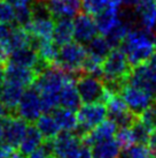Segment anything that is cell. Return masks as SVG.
Returning a JSON list of instances; mask_svg holds the SVG:
<instances>
[{
	"mask_svg": "<svg viewBox=\"0 0 156 158\" xmlns=\"http://www.w3.org/2000/svg\"><path fill=\"white\" fill-rule=\"evenodd\" d=\"M52 158H59V157H54V156H52Z\"/></svg>",
	"mask_w": 156,
	"mask_h": 158,
	"instance_id": "obj_51",
	"label": "cell"
},
{
	"mask_svg": "<svg viewBox=\"0 0 156 158\" xmlns=\"http://www.w3.org/2000/svg\"><path fill=\"white\" fill-rule=\"evenodd\" d=\"M154 1H156V0H154Z\"/></svg>",
	"mask_w": 156,
	"mask_h": 158,
	"instance_id": "obj_52",
	"label": "cell"
},
{
	"mask_svg": "<svg viewBox=\"0 0 156 158\" xmlns=\"http://www.w3.org/2000/svg\"><path fill=\"white\" fill-rule=\"evenodd\" d=\"M36 128L41 134L44 140L46 141L53 140L61 132L53 113H49V112H44L36 120Z\"/></svg>",
	"mask_w": 156,
	"mask_h": 158,
	"instance_id": "obj_23",
	"label": "cell"
},
{
	"mask_svg": "<svg viewBox=\"0 0 156 158\" xmlns=\"http://www.w3.org/2000/svg\"><path fill=\"white\" fill-rule=\"evenodd\" d=\"M24 90H25V88L20 85V84L5 81L1 85L0 101L9 111H15Z\"/></svg>",
	"mask_w": 156,
	"mask_h": 158,
	"instance_id": "obj_21",
	"label": "cell"
},
{
	"mask_svg": "<svg viewBox=\"0 0 156 158\" xmlns=\"http://www.w3.org/2000/svg\"><path fill=\"white\" fill-rule=\"evenodd\" d=\"M33 42H35L33 37L24 27H12V32L8 40V48L10 52L18 48L33 46Z\"/></svg>",
	"mask_w": 156,
	"mask_h": 158,
	"instance_id": "obj_25",
	"label": "cell"
},
{
	"mask_svg": "<svg viewBox=\"0 0 156 158\" xmlns=\"http://www.w3.org/2000/svg\"><path fill=\"white\" fill-rule=\"evenodd\" d=\"M43 136L39 133V131L36 128V126H29L26 129V133L24 137L22 139L21 143L18 145V151L24 157L32 152L35 149H37L39 145L43 143Z\"/></svg>",
	"mask_w": 156,
	"mask_h": 158,
	"instance_id": "obj_27",
	"label": "cell"
},
{
	"mask_svg": "<svg viewBox=\"0 0 156 158\" xmlns=\"http://www.w3.org/2000/svg\"><path fill=\"white\" fill-rule=\"evenodd\" d=\"M152 158H156V154L155 155H154V156H153V157Z\"/></svg>",
	"mask_w": 156,
	"mask_h": 158,
	"instance_id": "obj_50",
	"label": "cell"
},
{
	"mask_svg": "<svg viewBox=\"0 0 156 158\" xmlns=\"http://www.w3.org/2000/svg\"><path fill=\"white\" fill-rule=\"evenodd\" d=\"M115 140L118 143V145L121 147V149H125V148L135 143L130 126L119 127V129H117L116 134H115Z\"/></svg>",
	"mask_w": 156,
	"mask_h": 158,
	"instance_id": "obj_35",
	"label": "cell"
},
{
	"mask_svg": "<svg viewBox=\"0 0 156 158\" xmlns=\"http://www.w3.org/2000/svg\"><path fill=\"white\" fill-rule=\"evenodd\" d=\"M74 21V40L80 44H87L98 35L96 20L87 13H78Z\"/></svg>",
	"mask_w": 156,
	"mask_h": 158,
	"instance_id": "obj_12",
	"label": "cell"
},
{
	"mask_svg": "<svg viewBox=\"0 0 156 158\" xmlns=\"http://www.w3.org/2000/svg\"><path fill=\"white\" fill-rule=\"evenodd\" d=\"M53 154L49 143H41L37 149L28 155L25 158H52Z\"/></svg>",
	"mask_w": 156,
	"mask_h": 158,
	"instance_id": "obj_39",
	"label": "cell"
},
{
	"mask_svg": "<svg viewBox=\"0 0 156 158\" xmlns=\"http://www.w3.org/2000/svg\"><path fill=\"white\" fill-rule=\"evenodd\" d=\"M76 87L82 103H94L103 101L106 84L101 81L100 76L84 73V75H80L77 79Z\"/></svg>",
	"mask_w": 156,
	"mask_h": 158,
	"instance_id": "obj_10",
	"label": "cell"
},
{
	"mask_svg": "<svg viewBox=\"0 0 156 158\" xmlns=\"http://www.w3.org/2000/svg\"><path fill=\"white\" fill-rule=\"evenodd\" d=\"M14 7H20V6H31L35 0H7Z\"/></svg>",
	"mask_w": 156,
	"mask_h": 158,
	"instance_id": "obj_45",
	"label": "cell"
},
{
	"mask_svg": "<svg viewBox=\"0 0 156 158\" xmlns=\"http://www.w3.org/2000/svg\"><path fill=\"white\" fill-rule=\"evenodd\" d=\"M5 119H6V118H0V140L2 139V134H4Z\"/></svg>",
	"mask_w": 156,
	"mask_h": 158,
	"instance_id": "obj_49",
	"label": "cell"
},
{
	"mask_svg": "<svg viewBox=\"0 0 156 158\" xmlns=\"http://www.w3.org/2000/svg\"><path fill=\"white\" fill-rule=\"evenodd\" d=\"M68 73L57 65H47L37 73L33 88L40 94L44 111L51 112L59 106V94Z\"/></svg>",
	"mask_w": 156,
	"mask_h": 158,
	"instance_id": "obj_1",
	"label": "cell"
},
{
	"mask_svg": "<svg viewBox=\"0 0 156 158\" xmlns=\"http://www.w3.org/2000/svg\"><path fill=\"white\" fill-rule=\"evenodd\" d=\"M77 158H93L92 157L91 147L83 142V145L80 147V150H79V152L77 155Z\"/></svg>",
	"mask_w": 156,
	"mask_h": 158,
	"instance_id": "obj_42",
	"label": "cell"
},
{
	"mask_svg": "<svg viewBox=\"0 0 156 158\" xmlns=\"http://www.w3.org/2000/svg\"><path fill=\"white\" fill-rule=\"evenodd\" d=\"M32 18L31 6H20L15 7V23L18 26L25 27Z\"/></svg>",
	"mask_w": 156,
	"mask_h": 158,
	"instance_id": "obj_37",
	"label": "cell"
},
{
	"mask_svg": "<svg viewBox=\"0 0 156 158\" xmlns=\"http://www.w3.org/2000/svg\"><path fill=\"white\" fill-rule=\"evenodd\" d=\"M156 38L153 31L143 28L131 29L119 45L131 66L148 62L155 48Z\"/></svg>",
	"mask_w": 156,
	"mask_h": 158,
	"instance_id": "obj_2",
	"label": "cell"
},
{
	"mask_svg": "<svg viewBox=\"0 0 156 158\" xmlns=\"http://www.w3.org/2000/svg\"><path fill=\"white\" fill-rule=\"evenodd\" d=\"M125 4V0H109V6H114V7H121Z\"/></svg>",
	"mask_w": 156,
	"mask_h": 158,
	"instance_id": "obj_48",
	"label": "cell"
},
{
	"mask_svg": "<svg viewBox=\"0 0 156 158\" xmlns=\"http://www.w3.org/2000/svg\"><path fill=\"white\" fill-rule=\"evenodd\" d=\"M54 157L77 158V155L83 145V137L74 132L59 133L49 142Z\"/></svg>",
	"mask_w": 156,
	"mask_h": 158,
	"instance_id": "obj_8",
	"label": "cell"
},
{
	"mask_svg": "<svg viewBox=\"0 0 156 158\" xmlns=\"http://www.w3.org/2000/svg\"><path fill=\"white\" fill-rule=\"evenodd\" d=\"M126 82L147 91L156 99V69L148 62H143L131 68Z\"/></svg>",
	"mask_w": 156,
	"mask_h": 158,
	"instance_id": "obj_11",
	"label": "cell"
},
{
	"mask_svg": "<svg viewBox=\"0 0 156 158\" xmlns=\"http://www.w3.org/2000/svg\"><path fill=\"white\" fill-rule=\"evenodd\" d=\"M15 148L9 145L7 142H5L2 139L0 140V158H10L15 151Z\"/></svg>",
	"mask_w": 156,
	"mask_h": 158,
	"instance_id": "obj_41",
	"label": "cell"
},
{
	"mask_svg": "<svg viewBox=\"0 0 156 158\" xmlns=\"http://www.w3.org/2000/svg\"><path fill=\"white\" fill-rule=\"evenodd\" d=\"M15 112L18 113V117L26 123H36V120L45 112L40 94L35 88L24 90Z\"/></svg>",
	"mask_w": 156,
	"mask_h": 158,
	"instance_id": "obj_9",
	"label": "cell"
},
{
	"mask_svg": "<svg viewBox=\"0 0 156 158\" xmlns=\"http://www.w3.org/2000/svg\"><path fill=\"white\" fill-rule=\"evenodd\" d=\"M119 96L124 101L127 109L135 114V117L140 115L146 109L153 105V102L155 99L147 91L127 83V82H125L124 85H122Z\"/></svg>",
	"mask_w": 156,
	"mask_h": 158,
	"instance_id": "obj_7",
	"label": "cell"
},
{
	"mask_svg": "<svg viewBox=\"0 0 156 158\" xmlns=\"http://www.w3.org/2000/svg\"><path fill=\"white\" fill-rule=\"evenodd\" d=\"M148 145L150 147V149H152L153 151L156 152V126L153 128L152 133H150L149 140H148Z\"/></svg>",
	"mask_w": 156,
	"mask_h": 158,
	"instance_id": "obj_44",
	"label": "cell"
},
{
	"mask_svg": "<svg viewBox=\"0 0 156 158\" xmlns=\"http://www.w3.org/2000/svg\"><path fill=\"white\" fill-rule=\"evenodd\" d=\"M47 10L54 19L75 18L80 7V0H43Z\"/></svg>",
	"mask_w": 156,
	"mask_h": 158,
	"instance_id": "obj_16",
	"label": "cell"
},
{
	"mask_svg": "<svg viewBox=\"0 0 156 158\" xmlns=\"http://www.w3.org/2000/svg\"><path fill=\"white\" fill-rule=\"evenodd\" d=\"M118 126L116 125L115 121L111 119H104L101 123H99L96 127L91 129L85 135H83V142L88 145H92L94 143L101 142V141L108 140V139H113L115 137Z\"/></svg>",
	"mask_w": 156,
	"mask_h": 158,
	"instance_id": "obj_20",
	"label": "cell"
},
{
	"mask_svg": "<svg viewBox=\"0 0 156 158\" xmlns=\"http://www.w3.org/2000/svg\"><path fill=\"white\" fill-rule=\"evenodd\" d=\"M8 112L9 110L0 101V118H7L8 117Z\"/></svg>",
	"mask_w": 156,
	"mask_h": 158,
	"instance_id": "obj_46",
	"label": "cell"
},
{
	"mask_svg": "<svg viewBox=\"0 0 156 158\" xmlns=\"http://www.w3.org/2000/svg\"><path fill=\"white\" fill-rule=\"evenodd\" d=\"M28 127H29L28 123L20 117H16V118L7 117L5 119L2 140L7 142L9 145H12L13 148H18L22 139L25 135Z\"/></svg>",
	"mask_w": 156,
	"mask_h": 158,
	"instance_id": "obj_15",
	"label": "cell"
},
{
	"mask_svg": "<svg viewBox=\"0 0 156 158\" xmlns=\"http://www.w3.org/2000/svg\"><path fill=\"white\" fill-rule=\"evenodd\" d=\"M111 48H113L111 44L109 43V40L103 35H96L91 42L87 43L86 46L87 53L90 56L101 59V60H103L104 58L108 56V53L111 51Z\"/></svg>",
	"mask_w": 156,
	"mask_h": 158,
	"instance_id": "obj_29",
	"label": "cell"
},
{
	"mask_svg": "<svg viewBox=\"0 0 156 158\" xmlns=\"http://www.w3.org/2000/svg\"><path fill=\"white\" fill-rule=\"evenodd\" d=\"M153 150L147 143H135L122 149L119 158H152Z\"/></svg>",
	"mask_w": 156,
	"mask_h": 158,
	"instance_id": "obj_30",
	"label": "cell"
},
{
	"mask_svg": "<svg viewBox=\"0 0 156 158\" xmlns=\"http://www.w3.org/2000/svg\"><path fill=\"white\" fill-rule=\"evenodd\" d=\"M53 115L62 132H75L78 129L77 115L75 111L59 106L53 110Z\"/></svg>",
	"mask_w": 156,
	"mask_h": 158,
	"instance_id": "obj_26",
	"label": "cell"
},
{
	"mask_svg": "<svg viewBox=\"0 0 156 158\" xmlns=\"http://www.w3.org/2000/svg\"><path fill=\"white\" fill-rule=\"evenodd\" d=\"M131 72V64L119 46L113 48L108 56L102 61V72L101 76L104 80L106 87L119 91L123 83Z\"/></svg>",
	"mask_w": 156,
	"mask_h": 158,
	"instance_id": "obj_3",
	"label": "cell"
},
{
	"mask_svg": "<svg viewBox=\"0 0 156 158\" xmlns=\"http://www.w3.org/2000/svg\"><path fill=\"white\" fill-rule=\"evenodd\" d=\"M102 102L106 104L107 114L109 115V118L116 123L118 128L131 126L137 119L135 114L127 109L119 94H117V91L113 89L106 87V94Z\"/></svg>",
	"mask_w": 156,
	"mask_h": 158,
	"instance_id": "obj_5",
	"label": "cell"
},
{
	"mask_svg": "<svg viewBox=\"0 0 156 158\" xmlns=\"http://www.w3.org/2000/svg\"><path fill=\"white\" fill-rule=\"evenodd\" d=\"M80 104L82 101L76 87V80L71 76V74H68L59 94V106L76 111Z\"/></svg>",
	"mask_w": 156,
	"mask_h": 158,
	"instance_id": "obj_17",
	"label": "cell"
},
{
	"mask_svg": "<svg viewBox=\"0 0 156 158\" xmlns=\"http://www.w3.org/2000/svg\"><path fill=\"white\" fill-rule=\"evenodd\" d=\"M109 5V0H80V7L83 12L90 15L99 14Z\"/></svg>",
	"mask_w": 156,
	"mask_h": 158,
	"instance_id": "obj_33",
	"label": "cell"
},
{
	"mask_svg": "<svg viewBox=\"0 0 156 158\" xmlns=\"http://www.w3.org/2000/svg\"><path fill=\"white\" fill-rule=\"evenodd\" d=\"M135 18L141 28L149 31L156 29V1L154 0H135L132 5Z\"/></svg>",
	"mask_w": 156,
	"mask_h": 158,
	"instance_id": "obj_13",
	"label": "cell"
},
{
	"mask_svg": "<svg viewBox=\"0 0 156 158\" xmlns=\"http://www.w3.org/2000/svg\"><path fill=\"white\" fill-rule=\"evenodd\" d=\"M74 40V21L69 18L57 19L54 24L52 40L60 48Z\"/></svg>",
	"mask_w": 156,
	"mask_h": 158,
	"instance_id": "obj_22",
	"label": "cell"
},
{
	"mask_svg": "<svg viewBox=\"0 0 156 158\" xmlns=\"http://www.w3.org/2000/svg\"><path fill=\"white\" fill-rule=\"evenodd\" d=\"M87 57V50L84 44L78 42H70L60 46L54 65L60 67L68 74H77L83 70V65Z\"/></svg>",
	"mask_w": 156,
	"mask_h": 158,
	"instance_id": "obj_4",
	"label": "cell"
},
{
	"mask_svg": "<svg viewBox=\"0 0 156 158\" xmlns=\"http://www.w3.org/2000/svg\"><path fill=\"white\" fill-rule=\"evenodd\" d=\"M138 119L153 129L156 126V104H153L146 109L140 115H138Z\"/></svg>",
	"mask_w": 156,
	"mask_h": 158,
	"instance_id": "obj_38",
	"label": "cell"
},
{
	"mask_svg": "<svg viewBox=\"0 0 156 158\" xmlns=\"http://www.w3.org/2000/svg\"><path fill=\"white\" fill-rule=\"evenodd\" d=\"M10 32H12V26L0 23V43L6 45L7 48H8V40L9 37H10Z\"/></svg>",
	"mask_w": 156,
	"mask_h": 158,
	"instance_id": "obj_40",
	"label": "cell"
},
{
	"mask_svg": "<svg viewBox=\"0 0 156 158\" xmlns=\"http://www.w3.org/2000/svg\"><path fill=\"white\" fill-rule=\"evenodd\" d=\"M135 143H147L149 140V136L152 133V128H149L147 125H145L142 121H140L137 117L133 123L130 126Z\"/></svg>",
	"mask_w": 156,
	"mask_h": 158,
	"instance_id": "obj_32",
	"label": "cell"
},
{
	"mask_svg": "<svg viewBox=\"0 0 156 158\" xmlns=\"http://www.w3.org/2000/svg\"><path fill=\"white\" fill-rule=\"evenodd\" d=\"M90 147L93 158H119L121 156L122 149L116 142L115 137L94 143Z\"/></svg>",
	"mask_w": 156,
	"mask_h": 158,
	"instance_id": "obj_24",
	"label": "cell"
},
{
	"mask_svg": "<svg viewBox=\"0 0 156 158\" xmlns=\"http://www.w3.org/2000/svg\"><path fill=\"white\" fill-rule=\"evenodd\" d=\"M102 61L101 59H98L96 57H92L87 53V57L85 59V62L83 65V72L86 74L96 75L101 77V72H102Z\"/></svg>",
	"mask_w": 156,
	"mask_h": 158,
	"instance_id": "obj_36",
	"label": "cell"
},
{
	"mask_svg": "<svg viewBox=\"0 0 156 158\" xmlns=\"http://www.w3.org/2000/svg\"><path fill=\"white\" fill-rule=\"evenodd\" d=\"M36 51L38 53L40 60L46 65H53L57 57L59 46L52 40H35L33 42Z\"/></svg>",
	"mask_w": 156,
	"mask_h": 158,
	"instance_id": "obj_28",
	"label": "cell"
},
{
	"mask_svg": "<svg viewBox=\"0 0 156 158\" xmlns=\"http://www.w3.org/2000/svg\"><path fill=\"white\" fill-rule=\"evenodd\" d=\"M123 19L124 18L119 12L118 7L108 5L103 10H101L99 14L96 15L94 20H96V24L98 28V32L103 36H107L117 24L122 22Z\"/></svg>",
	"mask_w": 156,
	"mask_h": 158,
	"instance_id": "obj_18",
	"label": "cell"
},
{
	"mask_svg": "<svg viewBox=\"0 0 156 158\" xmlns=\"http://www.w3.org/2000/svg\"><path fill=\"white\" fill-rule=\"evenodd\" d=\"M36 76H37L36 70L10 62H8L5 68V81L20 84L24 88H28L31 84H33Z\"/></svg>",
	"mask_w": 156,
	"mask_h": 158,
	"instance_id": "obj_19",
	"label": "cell"
},
{
	"mask_svg": "<svg viewBox=\"0 0 156 158\" xmlns=\"http://www.w3.org/2000/svg\"><path fill=\"white\" fill-rule=\"evenodd\" d=\"M131 30V23L123 19L122 22L119 24H117L113 30L109 32L107 36H104L107 40H109V43L111 44L113 48H117L122 44V42L124 40L125 36L127 35V32Z\"/></svg>",
	"mask_w": 156,
	"mask_h": 158,
	"instance_id": "obj_31",
	"label": "cell"
},
{
	"mask_svg": "<svg viewBox=\"0 0 156 158\" xmlns=\"http://www.w3.org/2000/svg\"><path fill=\"white\" fill-rule=\"evenodd\" d=\"M148 64H149L154 69H156V42H155V48H154V51H153V54H152V57H150V59L148 60Z\"/></svg>",
	"mask_w": 156,
	"mask_h": 158,
	"instance_id": "obj_47",
	"label": "cell"
},
{
	"mask_svg": "<svg viewBox=\"0 0 156 158\" xmlns=\"http://www.w3.org/2000/svg\"><path fill=\"white\" fill-rule=\"evenodd\" d=\"M0 23L9 26L15 23V7L7 0H0Z\"/></svg>",
	"mask_w": 156,
	"mask_h": 158,
	"instance_id": "obj_34",
	"label": "cell"
},
{
	"mask_svg": "<svg viewBox=\"0 0 156 158\" xmlns=\"http://www.w3.org/2000/svg\"><path fill=\"white\" fill-rule=\"evenodd\" d=\"M9 53H10L9 48L2 43H0V65H4L5 62L8 61Z\"/></svg>",
	"mask_w": 156,
	"mask_h": 158,
	"instance_id": "obj_43",
	"label": "cell"
},
{
	"mask_svg": "<svg viewBox=\"0 0 156 158\" xmlns=\"http://www.w3.org/2000/svg\"><path fill=\"white\" fill-rule=\"evenodd\" d=\"M78 131L85 135L91 129L96 127L104 119H107V107L103 102L84 103L77 109Z\"/></svg>",
	"mask_w": 156,
	"mask_h": 158,
	"instance_id": "obj_6",
	"label": "cell"
},
{
	"mask_svg": "<svg viewBox=\"0 0 156 158\" xmlns=\"http://www.w3.org/2000/svg\"><path fill=\"white\" fill-rule=\"evenodd\" d=\"M8 62L10 64H15L18 66L28 67L31 69L36 70L38 73L39 70H41L45 66H47L46 64H44L40 58H39L38 53L36 51L33 46L24 48H18V50H14L9 53Z\"/></svg>",
	"mask_w": 156,
	"mask_h": 158,
	"instance_id": "obj_14",
	"label": "cell"
}]
</instances>
